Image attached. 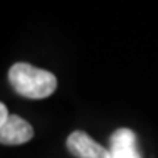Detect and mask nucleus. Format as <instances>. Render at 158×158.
I'll return each mask as SVG.
<instances>
[{
	"label": "nucleus",
	"instance_id": "1",
	"mask_svg": "<svg viewBox=\"0 0 158 158\" xmlns=\"http://www.w3.org/2000/svg\"><path fill=\"white\" fill-rule=\"evenodd\" d=\"M9 82L19 95L29 100L47 98L57 88L54 75L29 63H15L9 69Z\"/></svg>",
	"mask_w": 158,
	"mask_h": 158
},
{
	"label": "nucleus",
	"instance_id": "2",
	"mask_svg": "<svg viewBox=\"0 0 158 158\" xmlns=\"http://www.w3.org/2000/svg\"><path fill=\"white\" fill-rule=\"evenodd\" d=\"M69 152L76 158H110L108 148L95 142L88 133L82 130L72 132L66 141Z\"/></svg>",
	"mask_w": 158,
	"mask_h": 158
},
{
	"label": "nucleus",
	"instance_id": "3",
	"mask_svg": "<svg viewBox=\"0 0 158 158\" xmlns=\"http://www.w3.org/2000/svg\"><path fill=\"white\" fill-rule=\"evenodd\" d=\"M32 136H34V130L31 127V124L16 114H9L5 124L0 127L2 145H9V147L22 145L25 142L31 141Z\"/></svg>",
	"mask_w": 158,
	"mask_h": 158
},
{
	"label": "nucleus",
	"instance_id": "4",
	"mask_svg": "<svg viewBox=\"0 0 158 158\" xmlns=\"http://www.w3.org/2000/svg\"><path fill=\"white\" fill-rule=\"evenodd\" d=\"M108 152L110 158H142L135 132L127 127L117 129L110 136Z\"/></svg>",
	"mask_w": 158,
	"mask_h": 158
},
{
	"label": "nucleus",
	"instance_id": "5",
	"mask_svg": "<svg viewBox=\"0 0 158 158\" xmlns=\"http://www.w3.org/2000/svg\"><path fill=\"white\" fill-rule=\"evenodd\" d=\"M9 117V111H7V107H6L3 102H0V127L5 124L6 118Z\"/></svg>",
	"mask_w": 158,
	"mask_h": 158
}]
</instances>
